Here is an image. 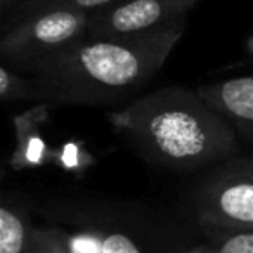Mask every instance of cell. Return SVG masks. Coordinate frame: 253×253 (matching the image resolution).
<instances>
[{"label":"cell","mask_w":253,"mask_h":253,"mask_svg":"<svg viewBox=\"0 0 253 253\" xmlns=\"http://www.w3.org/2000/svg\"><path fill=\"white\" fill-rule=\"evenodd\" d=\"M182 32L184 25H177L126 39L85 35L28 75L33 101L47 106H102L123 101L162 70Z\"/></svg>","instance_id":"1"},{"label":"cell","mask_w":253,"mask_h":253,"mask_svg":"<svg viewBox=\"0 0 253 253\" xmlns=\"http://www.w3.org/2000/svg\"><path fill=\"white\" fill-rule=\"evenodd\" d=\"M109 120L146 160L167 169L196 170L227 160L236 149L234 126L189 88H158Z\"/></svg>","instance_id":"2"},{"label":"cell","mask_w":253,"mask_h":253,"mask_svg":"<svg viewBox=\"0 0 253 253\" xmlns=\"http://www.w3.org/2000/svg\"><path fill=\"white\" fill-rule=\"evenodd\" d=\"M88 30V14L77 9L45 5L26 14L0 42V52L16 68L32 73L42 61L61 52Z\"/></svg>","instance_id":"3"},{"label":"cell","mask_w":253,"mask_h":253,"mask_svg":"<svg viewBox=\"0 0 253 253\" xmlns=\"http://www.w3.org/2000/svg\"><path fill=\"white\" fill-rule=\"evenodd\" d=\"M196 211L208 229H253V160L232 162L205 180L196 194Z\"/></svg>","instance_id":"4"},{"label":"cell","mask_w":253,"mask_h":253,"mask_svg":"<svg viewBox=\"0 0 253 253\" xmlns=\"http://www.w3.org/2000/svg\"><path fill=\"white\" fill-rule=\"evenodd\" d=\"M200 0H118L88 16L87 35L126 39L182 25Z\"/></svg>","instance_id":"5"},{"label":"cell","mask_w":253,"mask_h":253,"mask_svg":"<svg viewBox=\"0 0 253 253\" xmlns=\"http://www.w3.org/2000/svg\"><path fill=\"white\" fill-rule=\"evenodd\" d=\"M198 94L222 115L236 132L253 139V77L229 78L207 85Z\"/></svg>","instance_id":"6"},{"label":"cell","mask_w":253,"mask_h":253,"mask_svg":"<svg viewBox=\"0 0 253 253\" xmlns=\"http://www.w3.org/2000/svg\"><path fill=\"white\" fill-rule=\"evenodd\" d=\"M47 118V104H39L21 113L14 120L16 148L11 156V165L16 170L39 169L54 162L56 149L49 148L40 125Z\"/></svg>","instance_id":"7"},{"label":"cell","mask_w":253,"mask_h":253,"mask_svg":"<svg viewBox=\"0 0 253 253\" xmlns=\"http://www.w3.org/2000/svg\"><path fill=\"white\" fill-rule=\"evenodd\" d=\"M33 229L26 208L5 198L0 205V253H32Z\"/></svg>","instance_id":"8"},{"label":"cell","mask_w":253,"mask_h":253,"mask_svg":"<svg viewBox=\"0 0 253 253\" xmlns=\"http://www.w3.org/2000/svg\"><path fill=\"white\" fill-rule=\"evenodd\" d=\"M0 97L2 101H33L30 77H21L9 66H0Z\"/></svg>","instance_id":"9"},{"label":"cell","mask_w":253,"mask_h":253,"mask_svg":"<svg viewBox=\"0 0 253 253\" xmlns=\"http://www.w3.org/2000/svg\"><path fill=\"white\" fill-rule=\"evenodd\" d=\"M213 253H253V229L243 231H217Z\"/></svg>","instance_id":"10"},{"label":"cell","mask_w":253,"mask_h":253,"mask_svg":"<svg viewBox=\"0 0 253 253\" xmlns=\"http://www.w3.org/2000/svg\"><path fill=\"white\" fill-rule=\"evenodd\" d=\"M32 253H73L61 229L35 227L32 234Z\"/></svg>","instance_id":"11"},{"label":"cell","mask_w":253,"mask_h":253,"mask_svg":"<svg viewBox=\"0 0 253 253\" xmlns=\"http://www.w3.org/2000/svg\"><path fill=\"white\" fill-rule=\"evenodd\" d=\"M54 162H56L59 167H63L64 170H70V172H82V170H85L88 165H90L92 160L80 144L68 142V144H64L59 151H56Z\"/></svg>","instance_id":"12"},{"label":"cell","mask_w":253,"mask_h":253,"mask_svg":"<svg viewBox=\"0 0 253 253\" xmlns=\"http://www.w3.org/2000/svg\"><path fill=\"white\" fill-rule=\"evenodd\" d=\"M64 238L73 253H102V243H104L102 231L64 232Z\"/></svg>","instance_id":"13"},{"label":"cell","mask_w":253,"mask_h":253,"mask_svg":"<svg viewBox=\"0 0 253 253\" xmlns=\"http://www.w3.org/2000/svg\"><path fill=\"white\" fill-rule=\"evenodd\" d=\"M118 0H40L37 2L39 7H45V5H59V7H70V9H77L80 12L85 14H94L99 12L102 9L109 7L111 4H115ZM37 7V9H39Z\"/></svg>","instance_id":"14"},{"label":"cell","mask_w":253,"mask_h":253,"mask_svg":"<svg viewBox=\"0 0 253 253\" xmlns=\"http://www.w3.org/2000/svg\"><path fill=\"white\" fill-rule=\"evenodd\" d=\"M102 253H141V250L126 234H122V232L106 234L104 232Z\"/></svg>","instance_id":"15"},{"label":"cell","mask_w":253,"mask_h":253,"mask_svg":"<svg viewBox=\"0 0 253 253\" xmlns=\"http://www.w3.org/2000/svg\"><path fill=\"white\" fill-rule=\"evenodd\" d=\"M184 253H213V248L210 245H203V246H198L194 250H189V252H184Z\"/></svg>","instance_id":"16"},{"label":"cell","mask_w":253,"mask_h":253,"mask_svg":"<svg viewBox=\"0 0 253 253\" xmlns=\"http://www.w3.org/2000/svg\"><path fill=\"white\" fill-rule=\"evenodd\" d=\"M248 49L252 50V54H253V37L250 39V42H248Z\"/></svg>","instance_id":"17"},{"label":"cell","mask_w":253,"mask_h":253,"mask_svg":"<svg viewBox=\"0 0 253 253\" xmlns=\"http://www.w3.org/2000/svg\"><path fill=\"white\" fill-rule=\"evenodd\" d=\"M0 2H2V5H7L9 2H12V0H0Z\"/></svg>","instance_id":"18"}]
</instances>
